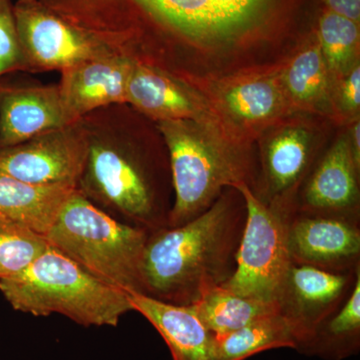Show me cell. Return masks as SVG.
Returning <instances> with one entry per match:
<instances>
[{
  "label": "cell",
  "mask_w": 360,
  "mask_h": 360,
  "mask_svg": "<svg viewBox=\"0 0 360 360\" xmlns=\"http://www.w3.org/2000/svg\"><path fill=\"white\" fill-rule=\"evenodd\" d=\"M70 120L59 89H0V149L65 129Z\"/></svg>",
  "instance_id": "obj_16"
},
{
  "label": "cell",
  "mask_w": 360,
  "mask_h": 360,
  "mask_svg": "<svg viewBox=\"0 0 360 360\" xmlns=\"http://www.w3.org/2000/svg\"><path fill=\"white\" fill-rule=\"evenodd\" d=\"M22 59L13 6L11 0H0V75L18 68Z\"/></svg>",
  "instance_id": "obj_27"
},
{
  "label": "cell",
  "mask_w": 360,
  "mask_h": 360,
  "mask_svg": "<svg viewBox=\"0 0 360 360\" xmlns=\"http://www.w3.org/2000/svg\"><path fill=\"white\" fill-rule=\"evenodd\" d=\"M14 20L23 56L47 68L68 70L96 58L94 40L37 0H20Z\"/></svg>",
  "instance_id": "obj_12"
},
{
  "label": "cell",
  "mask_w": 360,
  "mask_h": 360,
  "mask_svg": "<svg viewBox=\"0 0 360 360\" xmlns=\"http://www.w3.org/2000/svg\"><path fill=\"white\" fill-rule=\"evenodd\" d=\"M148 234L112 219L75 189L45 238L98 281L127 295H144L142 262Z\"/></svg>",
  "instance_id": "obj_4"
},
{
  "label": "cell",
  "mask_w": 360,
  "mask_h": 360,
  "mask_svg": "<svg viewBox=\"0 0 360 360\" xmlns=\"http://www.w3.org/2000/svg\"><path fill=\"white\" fill-rule=\"evenodd\" d=\"M333 117L340 122L359 118L360 110V65L359 63L347 75L331 84Z\"/></svg>",
  "instance_id": "obj_26"
},
{
  "label": "cell",
  "mask_w": 360,
  "mask_h": 360,
  "mask_svg": "<svg viewBox=\"0 0 360 360\" xmlns=\"http://www.w3.org/2000/svg\"><path fill=\"white\" fill-rule=\"evenodd\" d=\"M283 82L296 113L333 116L330 78L317 37L284 59Z\"/></svg>",
  "instance_id": "obj_19"
},
{
  "label": "cell",
  "mask_w": 360,
  "mask_h": 360,
  "mask_svg": "<svg viewBox=\"0 0 360 360\" xmlns=\"http://www.w3.org/2000/svg\"><path fill=\"white\" fill-rule=\"evenodd\" d=\"M359 272L360 267L354 271L333 272L291 262L276 305L300 336L297 350L343 304Z\"/></svg>",
  "instance_id": "obj_10"
},
{
  "label": "cell",
  "mask_w": 360,
  "mask_h": 360,
  "mask_svg": "<svg viewBox=\"0 0 360 360\" xmlns=\"http://www.w3.org/2000/svg\"><path fill=\"white\" fill-rule=\"evenodd\" d=\"M359 169L349 139L342 135L309 175L295 210L359 222Z\"/></svg>",
  "instance_id": "obj_14"
},
{
  "label": "cell",
  "mask_w": 360,
  "mask_h": 360,
  "mask_svg": "<svg viewBox=\"0 0 360 360\" xmlns=\"http://www.w3.org/2000/svg\"><path fill=\"white\" fill-rule=\"evenodd\" d=\"M139 312L167 342L174 360H219L215 335L189 307L169 304L144 295H129Z\"/></svg>",
  "instance_id": "obj_18"
},
{
  "label": "cell",
  "mask_w": 360,
  "mask_h": 360,
  "mask_svg": "<svg viewBox=\"0 0 360 360\" xmlns=\"http://www.w3.org/2000/svg\"><path fill=\"white\" fill-rule=\"evenodd\" d=\"M283 66L281 61L200 78L193 89L205 97L229 139L250 146L270 127L296 113L284 89Z\"/></svg>",
  "instance_id": "obj_6"
},
{
  "label": "cell",
  "mask_w": 360,
  "mask_h": 360,
  "mask_svg": "<svg viewBox=\"0 0 360 360\" xmlns=\"http://www.w3.org/2000/svg\"><path fill=\"white\" fill-rule=\"evenodd\" d=\"M158 127L167 142L174 193L168 227L200 217L229 187L245 184L257 194L259 167L250 146L193 120H165Z\"/></svg>",
  "instance_id": "obj_2"
},
{
  "label": "cell",
  "mask_w": 360,
  "mask_h": 360,
  "mask_svg": "<svg viewBox=\"0 0 360 360\" xmlns=\"http://www.w3.org/2000/svg\"><path fill=\"white\" fill-rule=\"evenodd\" d=\"M262 135L255 195L265 205L295 210L296 195L314 158V134L309 125L291 116Z\"/></svg>",
  "instance_id": "obj_9"
},
{
  "label": "cell",
  "mask_w": 360,
  "mask_h": 360,
  "mask_svg": "<svg viewBox=\"0 0 360 360\" xmlns=\"http://www.w3.org/2000/svg\"><path fill=\"white\" fill-rule=\"evenodd\" d=\"M316 37L333 84L359 63V23L326 9Z\"/></svg>",
  "instance_id": "obj_24"
},
{
  "label": "cell",
  "mask_w": 360,
  "mask_h": 360,
  "mask_svg": "<svg viewBox=\"0 0 360 360\" xmlns=\"http://www.w3.org/2000/svg\"><path fill=\"white\" fill-rule=\"evenodd\" d=\"M89 146L65 129L0 149V172L35 186L77 188Z\"/></svg>",
  "instance_id": "obj_11"
},
{
  "label": "cell",
  "mask_w": 360,
  "mask_h": 360,
  "mask_svg": "<svg viewBox=\"0 0 360 360\" xmlns=\"http://www.w3.org/2000/svg\"><path fill=\"white\" fill-rule=\"evenodd\" d=\"M49 246L44 234L0 214V279L20 274Z\"/></svg>",
  "instance_id": "obj_25"
},
{
  "label": "cell",
  "mask_w": 360,
  "mask_h": 360,
  "mask_svg": "<svg viewBox=\"0 0 360 360\" xmlns=\"http://www.w3.org/2000/svg\"><path fill=\"white\" fill-rule=\"evenodd\" d=\"M300 343L292 324L276 311L233 333L215 336V352L219 360H245L274 348L297 349Z\"/></svg>",
  "instance_id": "obj_21"
},
{
  "label": "cell",
  "mask_w": 360,
  "mask_h": 360,
  "mask_svg": "<svg viewBox=\"0 0 360 360\" xmlns=\"http://www.w3.org/2000/svg\"><path fill=\"white\" fill-rule=\"evenodd\" d=\"M127 101L158 122L193 120L210 125L231 141L198 90L155 68L134 63L127 84Z\"/></svg>",
  "instance_id": "obj_15"
},
{
  "label": "cell",
  "mask_w": 360,
  "mask_h": 360,
  "mask_svg": "<svg viewBox=\"0 0 360 360\" xmlns=\"http://www.w3.org/2000/svg\"><path fill=\"white\" fill-rule=\"evenodd\" d=\"M0 292L16 311L63 315L87 328H115L134 311L127 293L90 276L51 245L20 274L0 279Z\"/></svg>",
  "instance_id": "obj_3"
},
{
  "label": "cell",
  "mask_w": 360,
  "mask_h": 360,
  "mask_svg": "<svg viewBox=\"0 0 360 360\" xmlns=\"http://www.w3.org/2000/svg\"><path fill=\"white\" fill-rule=\"evenodd\" d=\"M288 248L293 264L354 271L360 267V224L293 210L288 219Z\"/></svg>",
  "instance_id": "obj_13"
},
{
  "label": "cell",
  "mask_w": 360,
  "mask_h": 360,
  "mask_svg": "<svg viewBox=\"0 0 360 360\" xmlns=\"http://www.w3.org/2000/svg\"><path fill=\"white\" fill-rule=\"evenodd\" d=\"M234 188L245 198V226L236 271L220 286L236 295L276 304L291 264L288 248V219L291 210L265 205L248 184H238Z\"/></svg>",
  "instance_id": "obj_7"
},
{
  "label": "cell",
  "mask_w": 360,
  "mask_h": 360,
  "mask_svg": "<svg viewBox=\"0 0 360 360\" xmlns=\"http://www.w3.org/2000/svg\"><path fill=\"white\" fill-rule=\"evenodd\" d=\"M132 66L127 59L96 56L66 70L59 92L71 120L101 106L127 103Z\"/></svg>",
  "instance_id": "obj_17"
},
{
  "label": "cell",
  "mask_w": 360,
  "mask_h": 360,
  "mask_svg": "<svg viewBox=\"0 0 360 360\" xmlns=\"http://www.w3.org/2000/svg\"><path fill=\"white\" fill-rule=\"evenodd\" d=\"M188 307L215 336L233 333L260 317L278 311L276 303L258 302L222 286L206 291Z\"/></svg>",
  "instance_id": "obj_22"
},
{
  "label": "cell",
  "mask_w": 360,
  "mask_h": 360,
  "mask_svg": "<svg viewBox=\"0 0 360 360\" xmlns=\"http://www.w3.org/2000/svg\"><path fill=\"white\" fill-rule=\"evenodd\" d=\"M127 2L201 44L238 41L264 25L276 0H103Z\"/></svg>",
  "instance_id": "obj_8"
},
{
  "label": "cell",
  "mask_w": 360,
  "mask_h": 360,
  "mask_svg": "<svg viewBox=\"0 0 360 360\" xmlns=\"http://www.w3.org/2000/svg\"><path fill=\"white\" fill-rule=\"evenodd\" d=\"M75 189L32 186L0 172V214L45 236Z\"/></svg>",
  "instance_id": "obj_20"
},
{
  "label": "cell",
  "mask_w": 360,
  "mask_h": 360,
  "mask_svg": "<svg viewBox=\"0 0 360 360\" xmlns=\"http://www.w3.org/2000/svg\"><path fill=\"white\" fill-rule=\"evenodd\" d=\"M360 343V272L352 292L338 311L300 348L303 354L340 360L357 352Z\"/></svg>",
  "instance_id": "obj_23"
},
{
  "label": "cell",
  "mask_w": 360,
  "mask_h": 360,
  "mask_svg": "<svg viewBox=\"0 0 360 360\" xmlns=\"http://www.w3.org/2000/svg\"><path fill=\"white\" fill-rule=\"evenodd\" d=\"M350 148H352V155H354L355 163L360 168V122L359 118L352 122V130L349 132Z\"/></svg>",
  "instance_id": "obj_29"
},
{
  "label": "cell",
  "mask_w": 360,
  "mask_h": 360,
  "mask_svg": "<svg viewBox=\"0 0 360 360\" xmlns=\"http://www.w3.org/2000/svg\"><path fill=\"white\" fill-rule=\"evenodd\" d=\"M326 9L359 23L360 0H324Z\"/></svg>",
  "instance_id": "obj_28"
},
{
  "label": "cell",
  "mask_w": 360,
  "mask_h": 360,
  "mask_svg": "<svg viewBox=\"0 0 360 360\" xmlns=\"http://www.w3.org/2000/svg\"><path fill=\"white\" fill-rule=\"evenodd\" d=\"M245 221V198L229 187L200 217L149 232L142 262L144 295L188 307L226 283L236 269Z\"/></svg>",
  "instance_id": "obj_1"
},
{
  "label": "cell",
  "mask_w": 360,
  "mask_h": 360,
  "mask_svg": "<svg viewBox=\"0 0 360 360\" xmlns=\"http://www.w3.org/2000/svg\"><path fill=\"white\" fill-rule=\"evenodd\" d=\"M77 189L122 224L148 232L168 226L174 205L160 195L148 167L124 149L89 144Z\"/></svg>",
  "instance_id": "obj_5"
}]
</instances>
